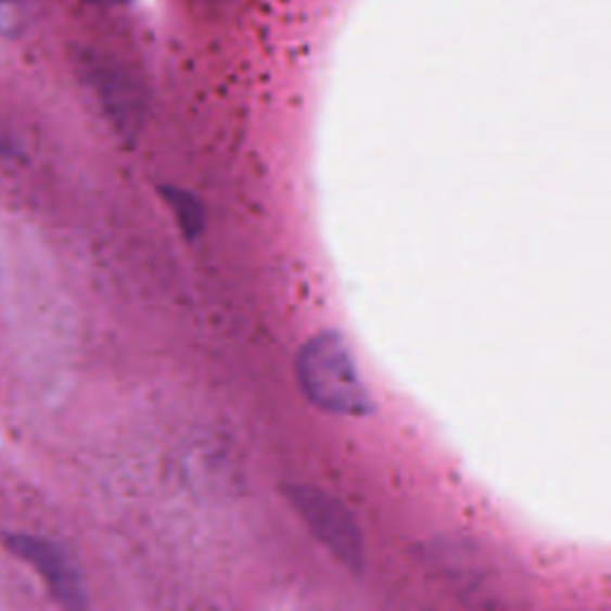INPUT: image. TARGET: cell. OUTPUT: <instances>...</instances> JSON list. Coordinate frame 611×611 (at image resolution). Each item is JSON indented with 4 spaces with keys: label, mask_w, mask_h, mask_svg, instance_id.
Listing matches in <instances>:
<instances>
[{
    "label": "cell",
    "mask_w": 611,
    "mask_h": 611,
    "mask_svg": "<svg viewBox=\"0 0 611 611\" xmlns=\"http://www.w3.org/2000/svg\"><path fill=\"white\" fill-rule=\"evenodd\" d=\"M298 382L306 397L328 413L364 416L373 409L349 344L340 334L322 332L304 344Z\"/></svg>",
    "instance_id": "6da1fadb"
},
{
    "label": "cell",
    "mask_w": 611,
    "mask_h": 611,
    "mask_svg": "<svg viewBox=\"0 0 611 611\" xmlns=\"http://www.w3.org/2000/svg\"><path fill=\"white\" fill-rule=\"evenodd\" d=\"M93 3H103V5H123L127 0H93Z\"/></svg>",
    "instance_id": "3957f363"
},
{
    "label": "cell",
    "mask_w": 611,
    "mask_h": 611,
    "mask_svg": "<svg viewBox=\"0 0 611 611\" xmlns=\"http://www.w3.org/2000/svg\"><path fill=\"white\" fill-rule=\"evenodd\" d=\"M304 507L308 519L316 523V529L322 531V535L328 537V543H332V547H338L344 557H349L352 552H356V545L349 540V533H346L344 525H340L342 521H346L342 517V511L338 507H326V505H318V501L308 499L304 493Z\"/></svg>",
    "instance_id": "7a4b0ae2"
}]
</instances>
